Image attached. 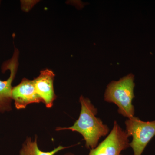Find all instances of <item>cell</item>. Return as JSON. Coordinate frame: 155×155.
<instances>
[{
	"instance_id": "obj_2",
	"label": "cell",
	"mask_w": 155,
	"mask_h": 155,
	"mask_svg": "<svg viewBox=\"0 0 155 155\" xmlns=\"http://www.w3.org/2000/svg\"><path fill=\"white\" fill-rule=\"evenodd\" d=\"M134 76L132 73L118 81H113L107 85L104 100L118 107V112L123 117L130 119L134 116L135 110L132 101L135 96Z\"/></svg>"
},
{
	"instance_id": "obj_9",
	"label": "cell",
	"mask_w": 155,
	"mask_h": 155,
	"mask_svg": "<svg viewBox=\"0 0 155 155\" xmlns=\"http://www.w3.org/2000/svg\"><path fill=\"white\" fill-rule=\"evenodd\" d=\"M64 155H75L74 154L72 153H67L65 154Z\"/></svg>"
},
{
	"instance_id": "obj_5",
	"label": "cell",
	"mask_w": 155,
	"mask_h": 155,
	"mask_svg": "<svg viewBox=\"0 0 155 155\" xmlns=\"http://www.w3.org/2000/svg\"><path fill=\"white\" fill-rule=\"evenodd\" d=\"M19 51L15 49L13 57L9 61L4 64L5 70H10V77L8 80H0V113H5L11 110L12 98V83L16 76L18 69Z\"/></svg>"
},
{
	"instance_id": "obj_8",
	"label": "cell",
	"mask_w": 155,
	"mask_h": 155,
	"mask_svg": "<svg viewBox=\"0 0 155 155\" xmlns=\"http://www.w3.org/2000/svg\"><path fill=\"white\" fill-rule=\"evenodd\" d=\"M67 148L68 147L59 146L51 151H42L39 148L37 137L33 141L31 137H28L22 145L19 155H55L60 151Z\"/></svg>"
},
{
	"instance_id": "obj_3",
	"label": "cell",
	"mask_w": 155,
	"mask_h": 155,
	"mask_svg": "<svg viewBox=\"0 0 155 155\" xmlns=\"http://www.w3.org/2000/svg\"><path fill=\"white\" fill-rule=\"evenodd\" d=\"M126 130L132 137L130 147L134 155H142L147 145L155 136V121L144 122L135 116L125 121Z\"/></svg>"
},
{
	"instance_id": "obj_7",
	"label": "cell",
	"mask_w": 155,
	"mask_h": 155,
	"mask_svg": "<svg viewBox=\"0 0 155 155\" xmlns=\"http://www.w3.org/2000/svg\"><path fill=\"white\" fill-rule=\"evenodd\" d=\"M55 76L51 70L47 69L41 71L39 75L33 80L37 93L48 108L52 107L56 98L54 87Z\"/></svg>"
},
{
	"instance_id": "obj_4",
	"label": "cell",
	"mask_w": 155,
	"mask_h": 155,
	"mask_svg": "<svg viewBox=\"0 0 155 155\" xmlns=\"http://www.w3.org/2000/svg\"><path fill=\"white\" fill-rule=\"evenodd\" d=\"M129 136L125 130L114 121V126L107 137L88 155H123L121 153L130 147Z\"/></svg>"
},
{
	"instance_id": "obj_1",
	"label": "cell",
	"mask_w": 155,
	"mask_h": 155,
	"mask_svg": "<svg viewBox=\"0 0 155 155\" xmlns=\"http://www.w3.org/2000/svg\"><path fill=\"white\" fill-rule=\"evenodd\" d=\"M81 110L79 118L72 126L58 127L56 130H69L80 134L85 142L87 148H94L98 144L100 139L108 135L110 129L101 119L96 116L97 109L90 100L81 96L79 98Z\"/></svg>"
},
{
	"instance_id": "obj_6",
	"label": "cell",
	"mask_w": 155,
	"mask_h": 155,
	"mask_svg": "<svg viewBox=\"0 0 155 155\" xmlns=\"http://www.w3.org/2000/svg\"><path fill=\"white\" fill-rule=\"evenodd\" d=\"M11 96L17 110L25 109L30 104L43 103L37 93L33 81L26 78L12 88Z\"/></svg>"
}]
</instances>
